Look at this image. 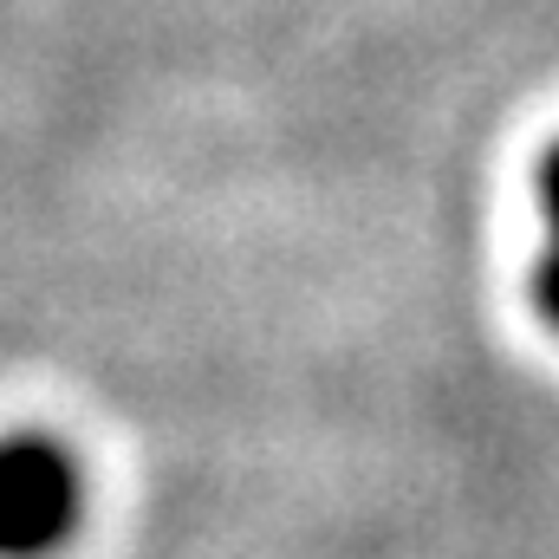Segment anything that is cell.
Wrapping results in <instances>:
<instances>
[{
    "instance_id": "6da1fadb",
    "label": "cell",
    "mask_w": 559,
    "mask_h": 559,
    "mask_svg": "<svg viewBox=\"0 0 559 559\" xmlns=\"http://www.w3.org/2000/svg\"><path fill=\"white\" fill-rule=\"evenodd\" d=\"M79 514V475L52 442H0V559H33L66 540Z\"/></svg>"
}]
</instances>
